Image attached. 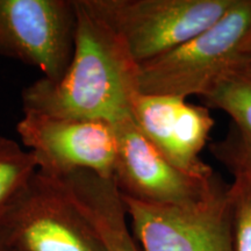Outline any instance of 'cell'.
I'll return each mask as SVG.
<instances>
[{
  "instance_id": "obj_1",
  "label": "cell",
  "mask_w": 251,
  "mask_h": 251,
  "mask_svg": "<svg viewBox=\"0 0 251 251\" xmlns=\"http://www.w3.org/2000/svg\"><path fill=\"white\" fill-rule=\"evenodd\" d=\"M75 2L77 25L70 64L61 79L40 78L25 87L23 109L114 125L130 114L137 64L85 0Z\"/></svg>"
},
{
  "instance_id": "obj_2",
  "label": "cell",
  "mask_w": 251,
  "mask_h": 251,
  "mask_svg": "<svg viewBox=\"0 0 251 251\" xmlns=\"http://www.w3.org/2000/svg\"><path fill=\"white\" fill-rule=\"evenodd\" d=\"M251 28V0H236L218 23L183 45L137 65V92L186 99L202 98L226 71L246 54Z\"/></svg>"
},
{
  "instance_id": "obj_3",
  "label": "cell",
  "mask_w": 251,
  "mask_h": 251,
  "mask_svg": "<svg viewBox=\"0 0 251 251\" xmlns=\"http://www.w3.org/2000/svg\"><path fill=\"white\" fill-rule=\"evenodd\" d=\"M137 65L183 45L226 15L236 0H85Z\"/></svg>"
},
{
  "instance_id": "obj_4",
  "label": "cell",
  "mask_w": 251,
  "mask_h": 251,
  "mask_svg": "<svg viewBox=\"0 0 251 251\" xmlns=\"http://www.w3.org/2000/svg\"><path fill=\"white\" fill-rule=\"evenodd\" d=\"M17 133L47 177L63 179L86 171L113 178L118 140L108 122L24 111Z\"/></svg>"
},
{
  "instance_id": "obj_5",
  "label": "cell",
  "mask_w": 251,
  "mask_h": 251,
  "mask_svg": "<svg viewBox=\"0 0 251 251\" xmlns=\"http://www.w3.org/2000/svg\"><path fill=\"white\" fill-rule=\"evenodd\" d=\"M76 25L75 0H0V57L61 79L74 55Z\"/></svg>"
},
{
  "instance_id": "obj_6",
  "label": "cell",
  "mask_w": 251,
  "mask_h": 251,
  "mask_svg": "<svg viewBox=\"0 0 251 251\" xmlns=\"http://www.w3.org/2000/svg\"><path fill=\"white\" fill-rule=\"evenodd\" d=\"M122 197L135 240L142 251H234L228 186L202 201L162 206Z\"/></svg>"
},
{
  "instance_id": "obj_7",
  "label": "cell",
  "mask_w": 251,
  "mask_h": 251,
  "mask_svg": "<svg viewBox=\"0 0 251 251\" xmlns=\"http://www.w3.org/2000/svg\"><path fill=\"white\" fill-rule=\"evenodd\" d=\"M2 226L11 251H105L61 181L39 171Z\"/></svg>"
},
{
  "instance_id": "obj_8",
  "label": "cell",
  "mask_w": 251,
  "mask_h": 251,
  "mask_svg": "<svg viewBox=\"0 0 251 251\" xmlns=\"http://www.w3.org/2000/svg\"><path fill=\"white\" fill-rule=\"evenodd\" d=\"M118 157L113 179L121 196L162 206H187L208 198L221 183L198 178L170 164L141 133L131 113L113 125Z\"/></svg>"
},
{
  "instance_id": "obj_9",
  "label": "cell",
  "mask_w": 251,
  "mask_h": 251,
  "mask_svg": "<svg viewBox=\"0 0 251 251\" xmlns=\"http://www.w3.org/2000/svg\"><path fill=\"white\" fill-rule=\"evenodd\" d=\"M130 113L144 137L175 168L198 178L215 175L199 157L215 124L208 108L177 97L134 92Z\"/></svg>"
},
{
  "instance_id": "obj_10",
  "label": "cell",
  "mask_w": 251,
  "mask_h": 251,
  "mask_svg": "<svg viewBox=\"0 0 251 251\" xmlns=\"http://www.w3.org/2000/svg\"><path fill=\"white\" fill-rule=\"evenodd\" d=\"M98 235L105 251H142L135 240L127 212L113 178L80 171L58 179Z\"/></svg>"
},
{
  "instance_id": "obj_11",
  "label": "cell",
  "mask_w": 251,
  "mask_h": 251,
  "mask_svg": "<svg viewBox=\"0 0 251 251\" xmlns=\"http://www.w3.org/2000/svg\"><path fill=\"white\" fill-rule=\"evenodd\" d=\"M207 107L230 117L234 126L251 139V54H244L202 97Z\"/></svg>"
},
{
  "instance_id": "obj_12",
  "label": "cell",
  "mask_w": 251,
  "mask_h": 251,
  "mask_svg": "<svg viewBox=\"0 0 251 251\" xmlns=\"http://www.w3.org/2000/svg\"><path fill=\"white\" fill-rule=\"evenodd\" d=\"M37 172L33 153L0 135V224L23 196Z\"/></svg>"
},
{
  "instance_id": "obj_13",
  "label": "cell",
  "mask_w": 251,
  "mask_h": 251,
  "mask_svg": "<svg viewBox=\"0 0 251 251\" xmlns=\"http://www.w3.org/2000/svg\"><path fill=\"white\" fill-rule=\"evenodd\" d=\"M228 186L234 251H251V175L234 172Z\"/></svg>"
},
{
  "instance_id": "obj_14",
  "label": "cell",
  "mask_w": 251,
  "mask_h": 251,
  "mask_svg": "<svg viewBox=\"0 0 251 251\" xmlns=\"http://www.w3.org/2000/svg\"><path fill=\"white\" fill-rule=\"evenodd\" d=\"M213 156L231 174L251 175V139L233 125L225 139L211 144Z\"/></svg>"
},
{
  "instance_id": "obj_15",
  "label": "cell",
  "mask_w": 251,
  "mask_h": 251,
  "mask_svg": "<svg viewBox=\"0 0 251 251\" xmlns=\"http://www.w3.org/2000/svg\"><path fill=\"white\" fill-rule=\"evenodd\" d=\"M0 251H11V248H9L7 236H6V231L4 226H2V222L0 224Z\"/></svg>"
},
{
  "instance_id": "obj_16",
  "label": "cell",
  "mask_w": 251,
  "mask_h": 251,
  "mask_svg": "<svg viewBox=\"0 0 251 251\" xmlns=\"http://www.w3.org/2000/svg\"><path fill=\"white\" fill-rule=\"evenodd\" d=\"M244 52L246 54H251V28L249 30V34H248V37L246 40V43H244Z\"/></svg>"
}]
</instances>
